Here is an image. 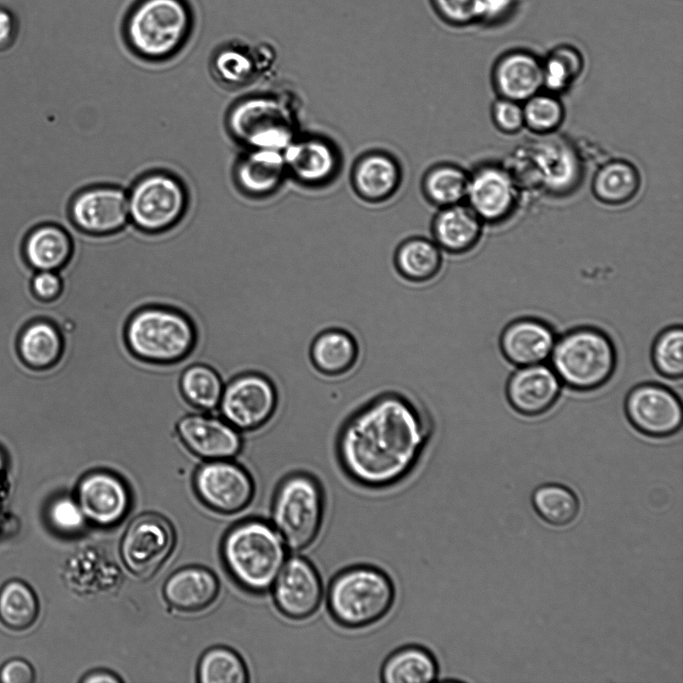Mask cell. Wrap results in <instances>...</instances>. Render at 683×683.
<instances>
[{
    "label": "cell",
    "instance_id": "obj_1",
    "mask_svg": "<svg viewBox=\"0 0 683 683\" xmlns=\"http://www.w3.org/2000/svg\"><path fill=\"white\" fill-rule=\"evenodd\" d=\"M430 436L428 419L410 399L381 394L345 420L337 435V460L356 485L389 488L413 471Z\"/></svg>",
    "mask_w": 683,
    "mask_h": 683
},
{
    "label": "cell",
    "instance_id": "obj_2",
    "mask_svg": "<svg viewBox=\"0 0 683 683\" xmlns=\"http://www.w3.org/2000/svg\"><path fill=\"white\" fill-rule=\"evenodd\" d=\"M271 522L252 518L230 528L221 543L223 564L237 585L252 594L269 592L288 555Z\"/></svg>",
    "mask_w": 683,
    "mask_h": 683
},
{
    "label": "cell",
    "instance_id": "obj_3",
    "mask_svg": "<svg viewBox=\"0 0 683 683\" xmlns=\"http://www.w3.org/2000/svg\"><path fill=\"white\" fill-rule=\"evenodd\" d=\"M395 598V584L384 570L357 564L332 577L326 591V606L336 624L356 630L381 621L392 609Z\"/></svg>",
    "mask_w": 683,
    "mask_h": 683
},
{
    "label": "cell",
    "instance_id": "obj_4",
    "mask_svg": "<svg viewBox=\"0 0 683 683\" xmlns=\"http://www.w3.org/2000/svg\"><path fill=\"white\" fill-rule=\"evenodd\" d=\"M549 361L563 386L585 393L596 391L611 380L618 354L608 333L582 325L557 336Z\"/></svg>",
    "mask_w": 683,
    "mask_h": 683
},
{
    "label": "cell",
    "instance_id": "obj_5",
    "mask_svg": "<svg viewBox=\"0 0 683 683\" xmlns=\"http://www.w3.org/2000/svg\"><path fill=\"white\" fill-rule=\"evenodd\" d=\"M325 511V493L319 479L294 471L278 483L271 504V523L289 551L309 548L319 536Z\"/></svg>",
    "mask_w": 683,
    "mask_h": 683
},
{
    "label": "cell",
    "instance_id": "obj_6",
    "mask_svg": "<svg viewBox=\"0 0 683 683\" xmlns=\"http://www.w3.org/2000/svg\"><path fill=\"white\" fill-rule=\"evenodd\" d=\"M125 337L137 357L154 363L183 359L197 341L192 321L182 312L162 306L136 311L127 322Z\"/></svg>",
    "mask_w": 683,
    "mask_h": 683
},
{
    "label": "cell",
    "instance_id": "obj_7",
    "mask_svg": "<svg viewBox=\"0 0 683 683\" xmlns=\"http://www.w3.org/2000/svg\"><path fill=\"white\" fill-rule=\"evenodd\" d=\"M190 29V13L182 0H143L131 13L127 35L132 47L148 58L174 53Z\"/></svg>",
    "mask_w": 683,
    "mask_h": 683
},
{
    "label": "cell",
    "instance_id": "obj_8",
    "mask_svg": "<svg viewBox=\"0 0 683 683\" xmlns=\"http://www.w3.org/2000/svg\"><path fill=\"white\" fill-rule=\"evenodd\" d=\"M233 135L251 149H283L295 138L289 105L273 97H253L237 104L229 116Z\"/></svg>",
    "mask_w": 683,
    "mask_h": 683
},
{
    "label": "cell",
    "instance_id": "obj_9",
    "mask_svg": "<svg viewBox=\"0 0 683 683\" xmlns=\"http://www.w3.org/2000/svg\"><path fill=\"white\" fill-rule=\"evenodd\" d=\"M279 402V389L270 377L248 372L224 385L217 415L241 432L250 431L266 425Z\"/></svg>",
    "mask_w": 683,
    "mask_h": 683
},
{
    "label": "cell",
    "instance_id": "obj_10",
    "mask_svg": "<svg viewBox=\"0 0 683 683\" xmlns=\"http://www.w3.org/2000/svg\"><path fill=\"white\" fill-rule=\"evenodd\" d=\"M192 485L203 505L223 515L243 511L255 495L252 474L234 459L202 461L193 472Z\"/></svg>",
    "mask_w": 683,
    "mask_h": 683
},
{
    "label": "cell",
    "instance_id": "obj_11",
    "mask_svg": "<svg viewBox=\"0 0 683 683\" xmlns=\"http://www.w3.org/2000/svg\"><path fill=\"white\" fill-rule=\"evenodd\" d=\"M176 532L163 515L153 512L134 518L120 542V557L125 568L140 579L155 575L172 554Z\"/></svg>",
    "mask_w": 683,
    "mask_h": 683
},
{
    "label": "cell",
    "instance_id": "obj_12",
    "mask_svg": "<svg viewBox=\"0 0 683 683\" xmlns=\"http://www.w3.org/2000/svg\"><path fill=\"white\" fill-rule=\"evenodd\" d=\"M624 410L631 426L650 438L671 437L682 427L681 399L663 384L644 382L634 386L626 396Z\"/></svg>",
    "mask_w": 683,
    "mask_h": 683
},
{
    "label": "cell",
    "instance_id": "obj_13",
    "mask_svg": "<svg viewBox=\"0 0 683 683\" xmlns=\"http://www.w3.org/2000/svg\"><path fill=\"white\" fill-rule=\"evenodd\" d=\"M186 194L179 181L165 174L141 179L128 197L129 217L146 231L163 230L184 212Z\"/></svg>",
    "mask_w": 683,
    "mask_h": 683
},
{
    "label": "cell",
    "instance_id": "obj_14",
    "mask_svg": "<svg viewBox=\"0 0 683 683\" xmlns=\"http://www.w3.org/2000/svg\"><path fill=\"white\" fill-rule=\"evenodd\" d=\"M75 498L88 524L112 528L121 523L131 507V492L124 477L109 469L85 472L76 487Z\"/></svg>",
    "mask_w": 683,
    "mask_h": 683
},
{
    "label": "cell",
    "instance_id": "obj_15",
    "mask_svg": "<svg viewBox=\"0 0 683 683\" xmlns=\"http://www.w3.org/2000/svg\"><path fill=\"white\" fill-rule=\"evenodd\" d=\"M276 609L294 621L310 618L324 598L322 577L316 566L306 557H287L271 589Z\"/></svg>",
    "mask_w": 683,
    "mask_h": 683
},
{
    "label": "cell",
    "instance_id": "obj_16",
    "mask_svg": "<svg viewBox=\"0 0 683 683\" xmlns=\"http://www.w3.org/2000/svg\"><path fill=\"white\" fill-rule=\"evenodd\" d=\"M465 200L483 223L496 224L514 213L518 189L506 169L497 164L485 163L469 174Z\"/></svg>",
    "mask_w": 683,
    "mask_h": 683
},
{
    "label": "cell",
    "instance_id": "obj_17",
    "mask_svg": "<svg viewBox=\"0 0 683 683\" xmlns=\"http://www.w3.org/2000/svg\"><path fill=\"white\" fill-rule=\"evenodd\" d=\"M185 446L202 461L234 459L242 447L241 431L217 414L197 411L177 426Z\"/></svg>",
    "mask_w": 683,
    "mask_h": 683
},
{
    "label": "cell",
    "instance_id": "obj_18",
    "mask_svg": "<svg viewBox=\"0 0 683 683\" xmlns=\"http://www.w3.org/2000/svg\"><path fill=\"white\" fill-rule=\"evenodd\" d=\"M562 386L552 367L541 363L517 367L507 379L505 393L514 411L537 417L555 406Z\"/></svg>",
    "mask_w": 683,
    "mask_h": 683
},
{
    "label": "cell",
    "instance_id": "obj_19",
    "mask_svg": "<svg viewBox=\"0 0 683 683\" xmlns=\"http://www.w3.org/2000/svg\"><path fill=\"white\" fill-rule=\"evenodd\" d=\"M557 339L553 326L538 317L523 316L509 322L499 337L503 357L520 367L549 361Z\"/></svg>",
    "mask_w": 683,
    "mask_h": 683
},
{
    "label": "cell",
    "instance_id": "obj_20",
    "mask_svg": "<svg viewBox=\"0 0 683 683\" xmlns=\"http://www.w3.org/2000/svg\"><path fill=\"white\" fill-rule=\"evenodd\" d=\"M498 97L523 103L543 88V61L525 49H512L500 55L491 73Z\"/></svg>",
    "mask_w": 683,
    "mask_h": 683
},
{
    "label": "cell",
    "instance_id": "obj_21",
    "mask_svg": "<svg viewBox=\"0 0 683 683\" xmlns=\"http://www.w3.org/2000/svg\"><path fill=\"white\" fill-rule=\"evenodd\" d=\"M71 212L82 230L97 235L112 233L129 218L128 197L118 188L90 189L75 198Z\"/></svg>",
    "mask_w": 683,
    "mask_h": 683
},
{
    "label": "cell",
    "instance_id": "obj_22",
    "mask_svg": "<svg viewBox=\"0 0 683 683\" xmlns=\"http://www.w3.org/2000/svg\"><path fill=\"white\" fill-rule=\"evenodd\" d=\"M282 152L287 173L304 185H321L338 168L335 147L321 137L294 138Z\"/></svg>",
    "mask_w": 683,
    "mask_h": 683
},
{
    "label": "cell",
    "instance_id": "obj_23",
    "mask_svg": "<svg viewBox=\"0 0 683 683\" xmlns=\"http://www.w3.org/2000/svg\"><path fill=\"white\" fill-rule=\"evenodd\" d=\"M219 594L216 575L202 566H186L172 573L163 585L167 604L180 612L195 613L210 607Z\"/></svg>",
    "mask_w": 683,
    "mask_h": 683
},
{
    "label": "cell",
    "instance_id": "obj_24",
    "mask_svg": "<svg viewBox=\"0 0 683 683\" xmlns=\"http://www.w3.org/2000/svg\"><path fill=\"white\" fill-rule=\"evenodd\" d=\"M483 222L464 203L442 207L432 223L434 242L441 250L463 254L472 250L482 236Z\"/></svg>",
    "mask_w": 683,
    "mask_h": 683
},
{
    "label": "cell",
    "instance_id": "obj_25",
    "mask_svg": "<svg viewBox=\"0 0 683 683\" xmlns=\"http://www.w3.org/2000/svg\"><path fill=\"white\" fill-rule=\"evenodd\" d=\"M401 169L389 154L373 151L362 155L352 170V185L365 201L381 202L390 198L401 183Z\"/></svg>",
    "mask_w": 683,
    "mask_h": 683
},
{
    "label": "cell",
    "instance_id": "obj_26",
    "mask_svg": "<svg viewBox=\"0 0 683 683\" xmlns=\"http://www.w3.org/2000/svg\"><path fill=\"white\" fill-rule=\"evenodd\" d=\"M309 358L314 369L322 375L342 376L352 370L358 361L359 345L350 332L329 328L312 340Z\"/></svg>",
    "mask_w": 683,
    "mask_h": 683
},
{
    "label": "cell",
    "instance_id": "obj_27",
    "mask_svg": "<svg viewBox=\"0 0 683 683\" xmlns=\"http://www.w3.org/2000/svg\"><path fill=\"white\" fill-rule=\"evenodd\" d=\"M637 167L624 159H613L600 166L591 182L594 197L609 206H620L632 201L641 188Z\"/></svg>",
    "mask_w": 683,
    "mask_h": 683
},
{
    "label": "cell",
    "instance_id": "obj_28",
    "mask_svg": "<svg viewBox=\"0 0 683 683\" xmlns=\"http://www.w3.org/2000/svg\"><path fill=\"white\" fill-rule=\"evenodd\" d=\"M286 174L283 152L275 149H252L239 162L236 170L238 183L252 195L273 192Z\"/></svg>",
    "mask_w": 683,
    "mask_h": 683
},
{
    "label": "cell",
    "instance_id": "obj_29",
    "mask_svg": "<svg viewBox=\"0 0 683 683\" xmlns=\"http://www.w3.org/2000/svg\"><path fill=\"white\" fill-rule=\"evenodd\" d=\"M385 683H425L439 676V664L433 653L420 645H406L393 651L380 671Z\"/></svg>",
    "mask_w": 683,
    "mask_h": 683
},
{
    "label": "cell",
    "instance_id": "obj_30",
    "mask_svg": "<svg viewBox=\"0 0 683 683\" xmlns=\"http://www.w3.org/2000/svg\"><path fill=\"white\" fill-rule=\"evenodd\" d=\"M274 60V50L267 43L252 47L231 45L219 50L213 67L217 76L229 84L247 82L257 70L267 68Z\"/></svg>",
    "mask_w": 683,
    "mask_h": 683
},
{
    "label": "cell",
    "instance_id": "obj_31",
    "mask_svg": "<svg viewBox=\"0 0 683 683\" xmlns=\"http://www.w3.org/2000/svg\"><path fill=\"white\" fill-rule=\"evenodd\" d=\"M394 265L399 275L413 283L432 280L442 267V252L429 239L413 237L403 241L394 256Z\"/></svg>",
    "mask_w": 683,
    "mask_h": 683
},
{
    "label": "cell",
    "instance_id": "obj_32",
    "mask_svg": "<svg viewBox=\"0 0 683 683\" xmlns=\"http://www.w3.org/2000/svg\"><path fill=\"white\" fill-rule=\"evenodd\" d=\"M530 502L537 516L554 527L570 525L580 512L577 494L570 487L560 483L538 485L531 493Z\"/></svg>",
    "mask_w": 683,
    "mask_h": 683
},
{
    "label": "cell",
    "instance_id": "obj_33",
    "mask_svg": "<svg viewBox=\"0 0 683 683\" xmlns=\"http://www.w3.org/2000/svg\"><path fill=\"white\" fill-rule=\"evenodd\" d=\"M25 250L30 263L42 271L62 268L73 255L69 235L54 225H45L33 231L27 239Z\"/></svg>",
    "mask_w": 683,
    "mask_h": 683
},
{
    "label": "cell",
    "instance_id": "obj_34",
    "mask_svg": "<svg viewBox=\"0 0 683 683\" xmlns=\"http://www.w3.org/2000/svg\"><path fill=\"white\" fill-rule=\"evenodd\" d=\"M534 153L540 176L553 192L571 188L578 179V163L567 146L554 141L539 144Z\"/></svg>",
    "mask_w": 683,
    "mask_h": 683
},
{
    "label": "cell",
    "instance_id": "obj_35",
    "mask_svg": "<svg viewBox=\"0 0 683 683\" xmlns=\"http://www.w3.org/2000/svg\"><path fill=\"white\" fill-rule=\"evenodd\" d=\"M469 173L450 163H441L430 168L423 178V192L434 205L442 208L466 199Z\"/></svg>",
    "mask_w": 683,
    "mask_h": 683
},
{
    "label": "cell",
    "instance_id": "obj_36",
    "mask_svg": "<svg viewBox=\"0 0 683 683\" xmlns=\"http://www.w3.org/2000/svg\"><path fill=\"white\" fill-rule=\"evenodd\" d=\"M180 387L186 400L197 409L217 414L224 383L213 368L202 363L190 365L181 375Z\"/></svg>",
    "mask_w": 683,
    "mask_h": 683
},
{
    "label": "cell",
    "instance_id": "obj_37",
    "mask_svg": "<svg viewBox=\"0 0 683 683\" xmlns=\"http://www.w3.org/2000/svg\"><path fill=\"white\" fill-rule=\"evenodd\" d=\"M543 61V88L553 94L568 90L584 69V57L571 44L554 47Z\"/></svg>",
    "mask_w": 683,
    "mask_h": 683
},
{
    "label": "cell",
    "instance_id": "obj_38",
    "mask_svg": "<svg viewBox=\"0 0 683 683\" xmlns=\"http://www.w3.org/2000/svg\"><path fill=\"white\" fill-rule=\"evenodd\" d=\"M197 677L202 683H246L249 673L244 660L236 651L216 646L201 656Z\"/></svg>",
    "mask_w": 683,
    "mask_h": 683
},
{
    "label": "cell",
    "instance_id": "obj_39",
    "mask_svg": "<svg viewBox=\"0 0 683 683\" xmlns=\"http://www.w3.org/2000/svg\"><path fill=\"white\" fill-rule=\"evenodd\" d=\"M38 614L37 599L32 590L22 582L12 581L0 592V618L10 628L29 627Z\"/></svg>",
    "mask_w": 683,
    "mask_h": 683
},
{
    "label": "cell",
    "instance_id": "obj_40",
    "mask_svg": "<svg viewBox=\"0 0 683 683\" xmlns=\"http://www.w3.org/2000/svg\"><path fill=\"white\" fill-rule=\"evenodd\" d=\"M63 350L59 330L52 324L36 323L26 330L21 341V351L27 362L38 367L55 364Z\"/></svg>",
    "mask_w": 683,
    "mask_h": 683
},
{
    "label": "cell",
    "instance_id": "obj_41",
    "mask_svg": "<svg viewBox=\"0 0 683 683\" xmlns=\"http://www.w3.org/2000/svg\"><path fill=\"white\" fill-rule=\"evenodd\" d=\"M683 328L672 325L654 339L650 357L655 371L663 378L679 380L683 376Z\"/></svg>",
    "mask_w": 683,
    "mask_h": 683
},
{
    "label": "cell",
    "instance_id": "obj_42",
    "mask_svg": "<svg viewBox=\"0 0 683 683\" xmlns=\"http://www.w3.org/2000/svg\"><path fill=\"white\" fill-rule=\"evenodd\" d=\"M524 127L546 136L554 133L563 123L565 109L556 94L540 91L522 103Z\"/></svg>",
    "mask_w": 683,
    "mask_h": 683
},
{
    "label": "cell",
    "instance_id": "obj_43",
    "mask_svg": "<svg viewBox=\"0 0 683 683\" xmlns=\"http://www.w3.org/2000/svg\"><path fill=\"white\" fill-rule=\"evenodd\" d=\"M51 526L67 536L81 534L87 527V519L75 497L60 496L48 508Z\"/></svg>",
    "mask_w": 683,
    "mask_h": 683
},
{
    "label": "cell",
    "instance_id": "obj_44",
    "mask_svg": "<svg viewBox=\"0 0 683 683\" xmlns=\"http://www.w3.org/2000/svg\"><path fill=\"white\" fill-rule=\"evenodd\" d=\"M436 14L447 24L465 27L477 24L481 0H430Z\"/></svg>",
    "mask_w": 683,
    "mask_h": 683
},
{
    "label": "cell",
    "instance_id": "obj_45",
    "mask_svg": "<svg viewBox=\"0 0 683 683\" xmlns=\"http://www.w3.org/2000/svg\"><path fill=\"white\" fill-rule=\"evenodd\" d=\"M491 119L502 133L513 135L524 128L522 103L498 97L491 107Z\"/></svg>",
    "mask_w": 683,
    "mask_h": 683
},
{
    "label": "cell",
    "instance_id": "obj_46",
    "mask_svg": "<svg viewBox=\"0 0 683 683\" xmlns=\"http://www.w3.org/2000/svg\"><path fill=\"white\" fill-rule=\"evenodd\" d=\"M518 0H481L477 24L499 27L510 21L518 10Z\"/></svg>",
    "mask_w": 683,
    "mask_h": 683
},
{
    "label": "cell",
    "instance_id": "obj_47",
    "mask_svg": "<svg viewBox=\"0 0 683 683\" xmlns=\"http://www.w3.org/2000/svg\"><path fill=\"white\" fill-rule=\"evenodd\" d=\"M62 286L63 284L60 275L53 271H42L33 281V288L36 294L45 300H54L58 298Z\"/></svg>",
    "mask_w": 683,
    "mask_h": 683
},
{
    "label": "cell",
    "instance_id": "obj_48",
    "mask_svg": "<svg viewBox=\"0 0 683 683\" xmlns=\"http://www.w3.org/2000/svg\"><path fill=\"white\" fill-rule=\"evenodd\" d=\"M33 678L32 667L21 659L8 661L0 670V681L4 683H30Z\"/></svg>",
    "mask_w": 683,
    "mask_h": 683
},
{
    "label": "cell",
    "instance_id": "obj_49",
    "mask_svg": "<svg viewBox=\"0 0 683 683\" xmlns=\"http://www.w3.org/2000/svg\"><path fill=\"white\" fill-rule=\"evenodd\" d=\"M15 16L7 9L0 7V50L8 48L17 32Z\"/></svg>",
    "mask_w": 683,
    "mask_h": 683
},
{
    "label": "cell",
    "instance_id": "obj_50",
    "mask_svg": "<svg viewBox=\"0 0 683 683\" xmlns=\"http://www.w3.org/2000/svg\"><path fill=\"white\" fill-rule=\"evenodd\" d=\"M82 682H111V683H117L122 681L121 678H119L116 674L109 672L107 670H94L88 674L85 675L84 678L81 680Z\"/></svg>",
    "mask_w": 683,
    "mask_h": 683
},
{
    "label": "cell",
    "instance_id": "obj_51",
    "mask_svg": "<svg viewBox=\"0 0 683 683\" xmlns=\"http://www.w3.org/2000/svg\"><path fill=\"white\" fill-rule=\"evenodd\" d=\"M2 468H3V460H2V457L0 455V473L2 471Z\"/></svg>",
    "mask_w": 683,
    "mask_h": 683
}]
</instances>
